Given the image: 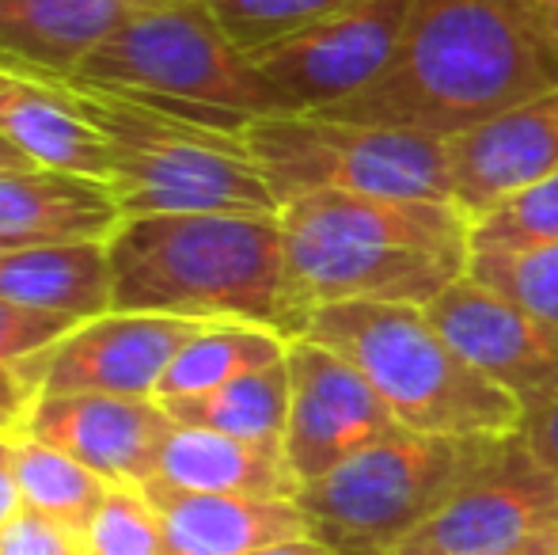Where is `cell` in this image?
I'll list each match as a JSON object with an SVG mask.
<instances>
[{
	"label": "cell",
	"instance_id": "cell-1",
	"mask_svg": "<svg viewBox=\"0 0 558 555\" xmlns=\"http://www.w3.org/2000/svg\"><path fill=\"white\" fill-rule=\"evenodd\" d=\"M558 88V43L536 0H414L396 58L327 119L456 137Z\"/></svg>",
	"mask_w": 558,
	"mask_h": 555
},
{
	"label": "cell",
	"instance_id": "cell-2",
	"mask_svg": "<svg viewBox=\"0 0 558 555\" xmlns=\"http://www.w3.org/2000/svg\"><path fill=\"white\" fill-rule=\"evenodd\" d=\"M278 217L296 339L327 304L426 309L471 267V217L456 202L316 191L286 202Z\"/></svg>",
	"mask_w": 558,
	"mask_h": 555
},
{
	"label": "cell",
	"instance_id": "cell-3",
	"mask_svg": "<svg viewBox=\"0 0 558 555\" xmlns=\"http://www.w3.org/2000/svg\"><path fill=\"white\" fill-rule=\"evenodd\" d=\"M107 255L114 312L243 319L296 339L278 214L122 217Z\"/></svg>",
	"mask_w": 558,
	"mask_h": 555
},
{
	"label": "cell",
	"instance_id": "cell-4",
	"mask_svg": "<svg viewBox=\"0 0 558 555\" xmlns=\"http://www.w3.org/2000/svg\"><path fill=\"white\" fill-rule=\"evenodd\" d=\"M53 88L107 141L122 217L281 214L243 134L198 126L81 81H53Z\"/></svg>",
	"mask_w": 558,
	"mask_h": 555
},
{
	"label": "cell",
	"instance_id": "cell-5",
	"mask_svg": "<svg viewBox=\"0 0 558 555\" xmlns=\"http://www.w3.org/2000/svg\"><path fill=\"white\" fill-rule=\"evenodd\" d=\"M301 339L345 358L414 434L509 437L524 422L513 396L463 362L422 304H327L312 312Z\"/></svg>",
	"mask_w": 558,
	"mask_h": 555
},
{
	"label": "cell",
	"instance_id": "cell-6",
	"mask_svg": "<svg viewBox=\"0 0 558 555\" xmlns=\"http://www.w3.org/2000/svg\"><path fill=\"white\" fill-rule=\"evenodd\" d=\"M65 81L107 88L228 134H243L251 119L278 114L270 84L251 53L225 35L206 0H175L133 15Z\"/></svg>",
	"mask_w": 558,
	"mask_h": 555
},
{
	"label": "cell",
	"instance_id": "cell-7",
	"mask_svg": "<svg viewBox=\"0 0 558 555\" xmlns=\"http://www.w3.org/2000/svg\"><path fill=\"white\" fill-rule=\"evenodd\" d=\"M501 442L399 430L296 491L308 536L335 555H396Z\"/></svg>",
	"mask_w": 558,
	"mask_h": 555
},
{
	"label": "cell",
	"instance_id": "cell-8",
	"mask_svg": "<svg viewBox=\"0 0 558 555\" xmlns=\"http://www.w3.org/2000/svg\"><path fill=\"white\" fill-rule=\"evenodd\" d=\"M243 141L281 206L316 191L456 202L445 137L327 114H263L243 126Z\"/></svg>",
	"mask_w": 558,
	"mask_h": 555
},
{
	"label": "cell",
	"instance_id": "cell-9",
	"mask_svg": "<svg viewBox=\"0 0 558 555\" xmlns=\"http://www.w3.org/2000/svg\"><path fill=\"white\" fill-rule=\"evenodd\" d=\"M414 0H357L301 35L251 53L278 114H319L361 96L396 58Z\"/></svg>",
	"mask_w": 558,
	"mask_h": 555
},
{
	"label": "cell",
	"instance_id": "cell-10",
	"mask_svg": "<svg viewBox=\"0 0 558 555\" xmlns=\"http://www.w3.org/2000/svg\"><path fill=\"white\" fill-rule=\"evenodd\" d=\"M558 475L521 430L396 555H509L555 533Z\"/></svg>",
	"mask_w": 558,
	"mask_h": 555
},
{
	"label": "cell",
	"instance_id": "cell-11",
	"mask_svg": "<svg viewBox=\"0 0 558 555\" xmlns=\"http://www.w3.org/2000/svg\"><path fill=\"white\" fill-rule=\"evenodd\" d=\"M286 365V460L301 487L403 430L376 388L335 350L312 339H293Z\"/></svg>",
	"mask_w": 558,
	"mask_h": 555
},
{
	"label": "cell",
	"instance_id": "cell-12",
	"mask_svg": "<svg viewBox=\"0 0 558 555\" xmlns=\"http://www.w3.org/2000/svg\"><path fill=\"white\" fill-rule=\"evenodd\" d=\"M426 312L456 354L513 396L524 415L558 400V327L544 316L471 275L448 286Z\"/></svg>",
	"mask_w": 558,
	"mask_h": 555
},
{
	"label": "cell",
	"instance_id": "cell-13",
	"mask_svg": "<svg viewBox=\"0 0 558 555\" xmlns=\"http://www.w3.org/2000/svg\"><path fill=\"white\" fill-rule=\"evenodd\" d=\"M206 319L156 316V312H107L53 342L43 362L38 396H145L156 400V385Z\"/></svg>",
	"mask_w": 558,
	"mask_h": 555
},
{
	"label": "cell",
	"instance_id": "cell-14",
	"mask_svg": "<svg viewBox=\"0 0 558 555\" xmlns=\"http://www.w3.org/2000/svg\"><path fill=\"white\" fill-rule=\"evenodd\" d=\"M23 434L69 453L107 483L141 487L160 468V449L175 430L160 400L145 396H38L23 415Z\"/></svg>",
	"mask_w": 558,
	"mask_h": 555
},
{
	"label": "cell",
	"instance_id": "cell-15",
	"mask_svg": "<svg viewBox=\"0 0 558 555\" xmlns=\"http://www.w3.org/2000/svg\"><path fill=\"white\" fill-rule=\"evenodd\" d=\"M456 206L475 221L558 171V88L448 137Z\"/></svg>",
	"mask_w": 558,
	"mask_h": 555
},
{
	"label": "cell",
	"instance_id": "cell-16",
	"mask_svg": "<svg viewBox=\"0 0 558 555\" xmlns=\"http://www.w3.org/2000/svg\"><path fill=\"white\" fill-rule=\"evenodd\" d=\"M122 209L111 183L61 168L0 171V244H107Z\"/></svg>",
	"mask_w": 558,
	"mask_h": 555
},
{
	"label": "cell",
	"instance_id": "cell-17",
	"mask_svg": "<svg viewBox=\"0 0 558 555\" xmlns=\"http://www.w3.org/2000/svg\"><path fill=\"white\" fill-rule=\"evenodd\" d=\"M160 4L175 0H0V65L65 81L122 23Z\"/></svg>",
	"mask_w": 558,
	"mask_h": 555
},
{
	"label": "cell",
	"instance_id": "cell-18",
	"mask_svg": "<svg viewBox=\"0 0 558 555\" xmlns=\"http://www.w3.org/2000/svg\"><path fill=\"white\" fill-rule=\"evenodd\" d=\"M163 518L168 555H247L266 544L308 536L296 498L258 495H202L179 491L163 480L141 483Z\"/></svg>",
	"mask_w": 558,
	"mask_h": 555
},
{
	"label": "cell",
	"instance_id": "cell-19",
	"mask_svg": "<svg viewBox=\"0 0 558 555\" xmlns=\"http://www.w3.org/2000/svg\"><path fill=\"white\" fill-rule=\"evenodd\" d=\"M0 134L43 168L81 171L111 183L107 141L61 99L46 76L0 65Z\"/></svg>",
	"mask_w": 558,
	"mask_h": 555
},
{
	"label": "cell",
	"instance_id": "cell-20",
	"mask_svg": "<svg viewBox=\"0 0 558 555\" xmlns=\"http://www.w3.org/2000/svg\"><path fill=\"white\" fill-rule=\"evenodd\" d=\"M156 480L179 491H202V495L296 498L301 491L286 449H266V445H251L202 426H179V422L160 449Z\"/></svg>",
	"mask_w": 558,
	"mask_h": 555
},
{
	"label": "cell",
	"instance_id": "cell-21",
	"mask_svg": "<svg viewBox=\"0 0 558 555\" xmlns=\"http://www.w3.org/2000/svg\"><path fill=\"white\" fill-rule=\"evenodd\" d=\"M0 301L73 319L114 312L107 244H35L0 252Z\"/></svg>",
	"mask_w": 558,
	"mask_h": 555
},
{
	"label": "cell",
	"instance_id": "cell-22",
	"mask_svg": "<svg viewBox=\"0 0 558 555\" xmlns=\"http://www.w3.org/2000/svg\"><path fill=\"white\" fill-rule=\"evenodd\" d=\"M289 335L263 324H243V319H214L202 327L194 339L175 354L168 373L156 385V400H191V396L214 393L228 381L243 377L251 370H266L274 362H286Z\"/></svg>",
	"mask_w": 558,
	"mask_h": 555
},
{
	"label": "cell",
	"instance_id": "cell-23",
	"mask_svg": "<svg viewBox=\"0 0 558 555\" xmlns=\"http://www.w3.org/2000/svg\"><path fill=\"white\" fill-rule=\"evenodd\" d=\"M179 426H202L266 449H286L289 426V365L274 362L228 381L214 393L163 403Z\"/></svg>",
	"mask_w": 558,
	"mask_h": 555
},
{
	"label": "cell",
	"instance_id": "cell-24",
	"mask_svg": "<svg viewBox=\"0 0 558 555\" xmlns=\"http://www.w3.org/2000/svg\"><path fill=\"white\" fill-rule=\"evenodd\" d=\"M15 475H20L23 503L46 518L61 521L81 541L104 506L107 491H111L104 475L84 468L69 453L23 434V430L15 434Z\"/></svg>",
	"mask_w": 558,
	"mask_h": 555
},
{
	"label": "cell",
	"instance_id": "cell-25",
	"mask_svg": "<svg viewBox=\"0 0 558 555\" xmlns=\"http://www.w3.org/2000/svg\"><path fill=\"white\" fill-rule=\"evenodd\" d=\"M81 324L84 319L61 316V312H38L0 301V411H8L20 426L43 393L46 350Z\"/></svg>",
	"mask_w": 558,
	"mask_h": 555
},
{
	"label": "cell",
	"instance_id": "cell-26",
	"mask_svg": "<svg viewBox=\"0 0 558 555\" xmlns=\"http://www.w3.org/2000/svg\"><path fill=\"white\" fill-rule=\"evenodd\" d=\"M544 244H558V171L471 221V252H524Z\"/></svg>",
	"mask_w": 558,
	"mask_h": 555
},
{
	"label": "cell",
	"instance_id": "cell-27",
	"mask_svg": "<svg viewBox=\"0 0 558 555\" xmlns=\"http://www.w3.org/2000/svg\"><path fill=\"white\" fill-rule=\"evenodd\" d=\"M221 31L243 53H255L289 35H301L312 23L357 4V0H206Z\"/></svg>",
	"mask_w": 558,
	"mask_h": 555
},
{
	"label": "cell",
	"instance_id": "cell-28",
	"mask_svg": "<svg viewBox=\"0 0 558 555\" xmlns=\"http://www.w3.org/2000/svg\"><path fill=\"white\" fill-rule=\"evenodd\" d=\"M468 275L558 327V244L524 252H471Z\"/></svg>",
	"mask_w": 558,
	"mask_h": 555
},
{
	"label": "cell",
	"instance_id": "cell-29",
	"mask_svg": "<svg viewBox=\"0 0 558 555\" xmlns=\"http://www.w3.org/2000/svg\"><path fill=\"white\" fill-rule=\"evenodd\" d=\"M88 555H168L163 518L133 483H111L104 506L84 533Z\"/></svg>",
	"mask_w": 558,
	"mask_h": 555
},
{
	"label": "cell",
	"instance_id": "cell-30",
	"mask_svg": "<svg viewBox=\"0 0 558 555\" xmlns=\"http://www.w3.org/2000/svg\"><path fill=\"white\" fill-rule=\"evenodd\" d=\"M0 555H88L84 541L69 533L61 521L23 506L4 529H0Z\"/></svg>",
	"mask_w": 558,
	"mask_h": 555
},
{
	"label": "cell",
	"instance_id": "cell-31",
	"mask_svg": "<svg viewBox=\"0 0 558 555\" xmlns=\"http://www.w3.org/2000/svg\"><path fill=\"white\" fill-rule=\"evenodd\" d=\"M521 437H524V445L536 453L539 464H547L558 475V400L532 411V415H524Z\"/></svg>",
	"mask_w": 558,
	"mask_h": 555
},
{
	"label": "cell",
	"instance_id": "cell-32",
	"mask_svg": "<svg viewBox=\"0 0 558 555\" xmlns=\"http://www.w3.org/2000/svg\"><path fill=\"white\" fill-rule=\"evenodd\" d=\"M15 434H20V430L0 434V529L27 506L20 491V475H15Z\"/></svg>",
	"mask_w": 558,
	"mask_h": 555
},
{
	"label": "cell",
	"instance_id": "cell-33",
	"mask_svg": "<svg viewBox=\"0 0 558 555\" xmlns=\"http://www.w3.org/2000/svg\"><path fill=\"white\" fill-rule=\"evenodd\" d=\"M247 555H335L331 548L316 541V536H293V541H278V544H266L258 552H247Z\"/></svg>",
	"mask_w": 558,
	"mask_h": 555
},
{
	"label": "cell",
	"instance_id": "cell-34",
	"mask_svg": "<svg viewBox=\"0 0 558 555\" xmlns=\"http://www.w3.org/2000/svg\"><path fill=\"white\" fill-rule=\"evenodd\" d=\"M20 168H35V160L0 134V171H20Z\"/></svg>",
	"mask_w": 558,
	"mask_h": 555
},
{
	"label": "cell",
	"instance_id": "cell-35",
	"mask_svg": "<svg viewBox=\"0 0 558 555\" xmlns=\"http://www.w3.org/2000/svg\"><path fill=\"white\" fill-rule=\"evenodd\" d=\"M509 555H558V541H555V533L551 536H539V541H532L529 548L509 552Z\"/></svg>",
	"mask_w": 558,
	"mask_h": 555
},
{
	"label": "cell",
	"instance_id": "cell-36",
	"mask_svg": "<svg viewBox=\"0 0 558 555\" xmlns=\"http://www.w3.org/2000/svg\"><path fill=\"white\" fill-rule=\"evenodd\" d=\"M536 4H539V15H544L547 31H551L555 43H558V0H536Z\"/></svg>",
	"mask_w": 558,
	"mask_h": 555
},
{
	"label": "cell",
	"instance_id": "cell-37",
	"mask_svg": "<svg viewBox=\"0 0 558 555\" xmlns=\"http://www.w3.org/2000/svg\"><path fill=\"white\" fill-rule=\"evenodd\" d=\"M8 430H20V422L8 415V411H0V434H8Z\"/></svg>",
	"mask_w": 558,
	"mask_h": 555
},
{
	"label": "cell",
	"instance_id": "cell-38",
	"mask_svg": "<svg viewBox=\"0 0 558 555\" xmlns=\"http://www.w3.org/2000/svg\"><path fill=\"white\" fill-rule=\"evenodd\" d=\"M555 541H558V518H555Z\"/></svg>",
	"mask_w": 558,
	"mask_h": 555
},
{
	"label": "cell",
	"instance_id": "cell-39",
	"mask_svg": "<svg viewBox=\"0 0 558 555\" xmlns=\"http://www.w3.org/2000/svg\"><path fill=\"white\" fill-rule=\"evenodd\" d=\"M0 252H8V248H4V244H0Z\"/></svg>",
	"mask_w": 558,
	"mask_h": 555
}]
</instances>
